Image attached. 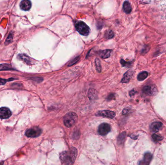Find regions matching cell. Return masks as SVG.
Masks as SVG:
<instances>
[{
	"mask_svg": "<svg viewBox=\"0 0 166 165\" xmlns=\"http://www.w3.org/2000/svg\"><path fill=\"white\" fill-rule=\"evenodd\" d=\"M77 156V150L72 147L69 151H64L60 154V159L62 165H73Z\"/></svg>",
	"mask_w": 166,
	"mask_h": 165,
	"instance_id": "obj_1",
	"label": "cell"
},
{
	"mask_svg": "<svg viewBox=\"0 0 166 165\" xmlns=\"http://www.w3.org/2000/svg\"><path fill=\"white\" fill-rule=\"evenodd\" d=\"M78 120L77 114L73 112H70L66 114L64 117V123L66 127H71L75 125Z\"/></svg>",
	"mask_w": 166,
	"mask_h": 165,
	"instance_id": "obj_2",
	"label": "cell"
},
{
	"mask_svg": "<svg viewBox=\"0 0 166 165\" xmlns=\"http://www.w3.org/2000/svg\"><path fill=\"white\" fill-rule=\"evenodd\" d=\"M75 27L77 30L81 35L86 36L90 34V28L83 21H79L76 22L75 23Z\"/></svg>",
	"mask_w": 166,
	"mask_h": 165,
	"instance_id": "obj_3",
	"label": "cell"
},
{
	"mask_svg": "<svg viewBox=\"0 0 166 165\" xmlns=\"http://www.w3.org/2000/svg\"><path fill=\"white\" fill-rule=\"evenodd\" d=\"M42 133V130L38 127H34L29 129L25 132L26 136L29 138H37Z\"/></svg>",
	"mask_w": 166,
	"mask_h": 165,
	"instance_id": "obj_4",
	"label": "cell"
},
{
	"mask_svg": "<svg viewBox=\"0 0 166 165\" xmlns=\"http://www.w3.org/2000/svg\"><path fill=\"white\" fill-rule=\"evenodd\" d=\"M111 130L110 125L107 123H102L98 127V133L102 136H105Z\"/></svg>",
	"mask_w": 166,
	"mask_h": 165,
	"instance_id": "obj_5",
	"label": "cell"
},
{
	"mask_svg": "<svg viewBox=\"0 0 166 165\" xmlns=\"http://www.w3.org/2000/svg\"><path fill=\"white\" fill-rule=\"evenodd\" d=\"M115 113L114 111L108 110L99 111L96 114V115L97 116H101L109 119L114 118L115 117Z\"/></svg>",
	"mask_w": 166,
	"mask_h": 165,
	"instance_id": "obj_6",
	"label": "cell"
},
{
	"mask_svg": "<svg viewBox=\"0 0 166 165\" xmlns=\"http://www.w3.org/2000/svg\"><path fill=\"white\" fill-rule=\"evenodd\" d=\"M11 112L8 108L6 107H0V118L5 119L11 116Z\"/></svg>",
	"mask_w": 166,
	"mask_h": 165,
	"instance_id": "obj_7",
	"label": "cell"
},
{
	"mask_svg": "<svg viewBox=\"0 0 166 165\" xmlns=\"http://www.w3.org/2000/svg\"><path fill=\"white\" fill-rule=\"evenodd\" d=\"M152 154L150 152H146L144 156L143 159L140 161L139 165H149L152 160Z\"/></svg>",
	"mask_w": 166,
	"mask_h": 165,
	"instance_id": "obj_8",
	"label": "cell"
},
{
	"mask_svg": "<svg viewBox=\"0 0 166 165\" xmlns=\"http://www.w3.org/2000/svg\"><path fill=\"white\" fill-rule=\"evenodd\" d=\"M32 4L30 1L24 0L21 2L19 7L21 9L24 11H28L30 9Z\"/></svg>",
	"mask_w": 166,
	"mask_h": 165,
	"instance_id": "obj_9",
	"label": "cell"
},
{
	"mask_svg": "<svg viewBox=\"0 0 166 165\" xmlns=\"http://www.w3.org/2000/svg\"><path fill=\"white\" fill-rule=\"evenodd\" d=\"M163 126V124L159 122H154L151 125V130L153 132H157L159 131Z\"/></svg>",
	"mask_w": 166,
	"mask_h": 165,
	"instance_id": "obj_10",
	"label": "cell"
},
{
	"mask_svg": "<svg viewBox=\"0 0 166 165\" xmlns=\"http://www.w3.org/2000/svg\"><path fill=\"white\" fill-rule=\"evenodd\" d=\"M133 72L132 71L129 70L125 73L123 76V78L121 80V82L122 83H127L129 82L132 76Z\"/></svg>",
	"mask_w": 166,
	"mask_h": 165,
	"instance_id": "obj_11",
	"label": "cell"
},
{
	"mask_svg": "<svg viewBox=\"0 0 166 165\" xmlns=\"http://www.w3.org/2000/svg\"><path fill=\"white\" fill-rule=\"evenodd\" d=\"M123 9L125 13L129 14L132 11L131 4L128 1H125L123 5Z\"/></svg>",
	"mask_w": 166,
	"mask_h": 165,
	"instance_id": "obj_12",
	"label": "cell"
},
{
	"mask_svg": "<svg viewBox=\"0 0 166 165\" xmlns=\"http://www.w3.org/2000/svg\"><path fill=\"white\" fill-rule=\"evenodd\" d=\"M111 52H112L111 50H104L103 51H101L100 53V56L103 59L109 58L110 56Z\"/></svg>",
	"mask_w": 166,
	"mask_h": 165,
	"instance_id": "obj_13",
	"label": "cell"
},
{
	"mask_svg": "<svg viewBox=\"0 0 166 165\" xmlns=\"http://www.w3.org/2000/svg\"><path fill=\"white\" fill-rule=\"evenodd\" d=\"M148 73L146 71H143L139 74L137 76V80L139 81H142L144 80L148 76Z\"/></svg>",
	"mask_w": 166,
	"mask_h": 165,
	"instance_id": "obj_14",
	"label": "cell"
},
{
	"mask_svg": "<svg viewBox=\"0 0 166 165\" xmlns=\"http://www.w3.org/2000/svg\"><path fill=\"white\" fill-rule=\"evenodd\" d=\"M11 69L12 68L10 64H0V70H9Z\"/></svg>",
	"mask_w": 166,
	"mask_h": 165,
	"instance_id": "obj_15",
	"label": "cell"
},
{
	"mask_svg": "<svg viewBox=\"0 0 166 165\" xmlns=\"http://www.w3.org/2000/svg\"><path fill=\"white\" fill-rule=\"evenodd\" d=\"M18 57L19 58V59L22 60V61H24L27 64H29V63H30L31 62L30 61V58H29V57L26 56V55H19L18 56Z\"/></svg>",
	"mask_w": 166,
	"mask_h": 165,
	"instance_id": "obj_16",
	"label": "cell"
},
{
	"mask_svg": "<svg viewBox=\"0 0 166 165\" xmlns=\"http://www.w3.org/2000/svg\"><path fill=\"white\" fill-rule=\"evenodd\" d=\"M144 93H146L147 95H152V93L154 92L153 91V89H152V88L151 86H146L143 89Z\"/></svg>",
	"mask_w": 166,
	"mask_h": 165,
	"instance_id": "obj_17",
	"label": "cell"
},
{
	"mask_svg": "<svg viewBox=\"0 0 166 165\" xmlns=\"http://www.w3.org/2000/svg\"><path fill=\"white\" fill-rule=\"evenodd\" d=\"M152 138L153 141L155 142H158V141H161L163 139V137L161 136L160 135H157L156 134H154L152 135Z\"/></svg>",
	"mask_w": 166,
	"mask_h": 165,
	"instance_id": "obj_18",
	"label": "cell"
},
{
	"mask_svg": "<svg viewBox=\"0 0 166 165\" xmlns=\"http://www.w3.org/2000/svg\"><path fill=\"white\" fill-rule=\"evenodd\" d=\"M95 63L96 65V70L98 72H101L102 71V68H101V63L100 61L98 59H96L95 61Z\"/></svg>",
	"mask_w": 166,
	"mask_h": 165,
	"instance_id": "obj_19",
	"label": "cell"
},
{
	"mask_svg": "<svg viewBox=\"0 0 166 165\" xmlns=\"http://www.w3.org/2000/svg\"><path fill=\"white\" fill-rule=\"evenodd\" d=\"M114 36V34L112 30H108L106 31L105 33V37L106 38L111 39Z\"/></svg>",
	"mask_w": 166,
	"mask_h": 165,
	"instance_id": "obj_20",
	"label": "cell"
},
{
	"mask_svg": "<svg viewBox=\"0 0 166 165\" xmlns=\"http://www.w3.org/2000/svg\"><path fill=\"white\" fill-rule=\"evenodd\" d=\"M80 57H77L76 58H74V60H72L71 62H70V63H69L68 66H72V65L76 64L80 60Z\"/></svg>",
	"mask_w": 166,
	"mask_h": 165,
	"instance_id": "obj_21",
	"label": "cell"
},
{
	"mask_svg": "<svg viewBox=\"0 0 166 165\" xmlns=\"http://www.w3.org/2000/svg\"><path fill=\"white\" fill-rule=\"evenodd\" d=\"M161 7L162 10L164 15L165 18L166 20V1L162 2Z\"/></svg>",
	"mask_w": 166,
	"mask_h": 165,
	"instance_id": "obj_22",
	"label": "cell"
},
{
	"mask_svg": "<svg viewBox=\"0 0 166 165\" xmlns=\"http://www.w3.org/2000/svg\"><path fill=\"white\" fill-rule=\"evenodd\" d=\"M114 97H115V95L113 93H111L107 97V100H111L113 99Z\"/></svg>",
	"mask_w": 166,
	"mask_h": 165,
	"instance_id": "obj_23",
	"label": "cell"
},
{
	"mask_svg": "<svg viewBox=\"0 0 166 165\" xmlns=\"http://www.w3.org/2000/svg\"><path fill=\"white\" fill-rule=\"evenodd\" d=\"M7 80H5V79L0 78V85H4L7 82Z\"/></svg>",
	"mask_w": 166,
	"mask_h": 165,
	"instance_id": "obj_24",
	"label": "cell"
}]
</instances>
